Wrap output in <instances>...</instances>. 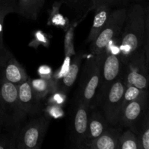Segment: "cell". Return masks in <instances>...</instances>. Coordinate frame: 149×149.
<instances>
[{
	"label": "cell",
	"instance_id": "6da1fadb",
	"mask_svg": "<svg viewBox=\"0 0 149 149\" xmlns=\"http://www.w3.org/2000/svg\"><path fill=\"white\" fill-rule=\"evenodd\" d=\"M146 34V15L141 4L127 10L126 19L121 32L119 55L123 64L146 58L144 52Z\"/></svg>",
	"mask_w": 149,
	"mask_h": 149
},
{
	"label": "cell",
	"instance_id": "7a4b0ae2",
	"mask_svg": "<svg viewBox=\"0 0 149 149\" xmlns=\"http://www.w3.org/2000/svg\"><path fill=\"white\" fill-rule=\"evenodd\" d=\"M26 114L18 99L17 86L1 79L0 82V117L2 125L18 130Z\"/></svg>",
	"mask_w": 149,
	"mask_h": 149
},
{
	"label": "cell",
	"instance_id": "3957f363",
	"mask_svg": "<svg viewBox=\"0 0 149 149\" xmlns=\"http://www.w3.org/2000/svg\"><path fill=\"white\" fill-rule=\"evenodd\" d=\"M106 52L93 55L91 58L86 61L81 73L78 90V101L90 108L98 93L101 68Z\"/></svg>",
	"mask_w": 149,
	"mask_h": 149
},
{
	"label": "cell",
	"instance_id": "277c9868",
	"mask_svg": "<svg viewBox=\"0 0 149 149\" xmlns=\"http://www.w3.org/2000/svg\"><path fill=\"white\" fill-rule=\"evenodd\" d=\"M127 10L125 7L112 10L106 26L91 43L90 49L93 55L106 52L109 43L121 34L126 19Z\"/></svg>",
	"mask_w": 149,
	"mask_h": 149
},
{
	"label": "cell",
	"instance_id": "5b68a950",
	"mask_svg": "<svg viewBox=\"0 0 149 149\" xmlns=\"http://www.w3.org/2000/svg\"><path fill=\"white\" fill-rule=\"evenodd\" d=\"M50 122L44 116L31 119L17 135L16 148L39 149L41 148Z\"/></svg>",
	"mask_w": 149,
	"mask_h": 149
},
{
	"label": "cell",
	"instance_id": "8992f818",
	"mask_svg": "<svg viewBox=\"0 0 149 149\" xmlns=\"http://www.w3.org/2000/svg\"><path fill=\"white\" fill-rule=\"evenodd\" d=\"M125 89V78L121 75L111 85L101 101L103 116L109 124L111 125H119V116L123 107Z\"/></svg>",
	"mask_w": 149,
	"mask_h": 149
},
{
	"label": "cell",
	"instance_id": "52a82bcc",
	"mask_svg": "<svg viewBox=\"0 0 149 149\" xmlns=\"http://www.w3.org/2000/svg\"><path fill=\"white\" fill-rule=\"evenodd\" d=\"M122 65L123 63L120 55L106 51L102 65L100 86L96 97V100H100V103L111 85L122 75Z\"/></svg>",
	"mask_w": 149,
	"mask_h": 149
},
{
	"label": "cell",
	"instance_id": "ba28073f",
	"mask_svg": "<svg viewBox=\"0 0 149 149\" xmlns=\"http://www.w3.org/2000/svg\"><path fill=\"white\" fill-rule=\"evenodd\" d=\"M90 107L81 102L77 103L73 122L71 141L75 148H81L88 127Z\"/></svg>",
	"mask_w": 149,
	"mask_h": 149
},
{
	"label": "cell",
	"instance_id": "9c48e42d",
	"mask_svg": "<svg viewBox=\"0 0 149 149\" xmlns=\"http://www.w3.org/2000/svg\"><path fill=\"white\" fill-rule=\"evenodd\" d=\"M17 90L19 102L26 116H37L42 109V99L35 93L31 79L29 78L26 81L19 84Z\"/></svg>",
	"mask_w": 149,
	"mask_h": 149
},
{
	"label": "cell",
	"instance_id": "30bf717a",
	"mask_svg": "<svg viewBox=\"0 0 149 149\" xmlns=\"http://www.w3.org/2000/svg\"><path fill=\"white\" fill-rule=\"evenodd\" d=\"M127 72L125 78L126 86L132 85L141 90L149 87V68L146 58L131 62L127 65Z\"/></svg>",
	"mask_w": 149,
	"mask_h": 149
},
{
	"label": "cell",
	"instance_id": "8fae6325",
	"mask_svg": "<svg viewBox=\"0 0 149 149\" xmlns=\"http://www.w3.org/2000/svg\"><path fill=\"white\" fill-rule=\"evenodd\" d=\"M2 79L18 86L29 78L27 73L17 60L7 52L4 58L0 59Z\"/></svg>",
	"mask_w": 149,
	"mask_h": 149
},
{
	"label": "cell",
	"instance_id": "7c38bea8",
	"mask_svg": "<svg viewBox=\"0 0 149 149\" xmlns=\"http://www.w3.org/2000/svg\"><path fill=\"white\" fill-rule=\"evenodd\" d=\"M146 99L147 96H144L124 105L119 116V125L125 127H132L142 115Z\"/></svg>",
	"mask_w": 149,
	"mask_h": 149
},
{
	"label": "cell",
	"instance_id": "4fadbf2b",
	"mask_svg": "<svg viewBox=\"0 0 149 149\" xmlns=\"http://www.w3.org/2000/svg\"><path fill=\"white\" fill-rule=\"evenodd\" d=\"M109 122L103 113L94 111L90 113L88 119V127L81 148L86 149L93 141L98 138L109 127Z\"/></svg>",
	"mask_w": 149,
	"mask_h": 149
},
{
	"label": "cell",
	"instance_id": "5bb4252c",
	"mask_svg": "<svg viewBox=\"0 0 149 149\" xmlns=\"http://www.w3.org/2000/svg\"><path fill=\"white\" fill-rule=\"evenodd\" d=\"M121 133L122 132L119 128L109 126L86 149H118L119 138Z\"/></svg>",
	"mask_w": 149,
	"mask_h": 149
},
{
	"label": "cell",
	"instance_id": "9a60e30c",
	"mask_svg": "<svg viewBox=\"0 0 149 149\" xmlns=\"http://www.w3.org/2000/svg\"><path fill=\"white\" fill-rule=\"evenodd\" d=\"M95 16L87 42L91 44L104 28L111 13L112 8L109 5H101L95 9Z\"/></svg>",
	"mask_w": 149,
	"mask_h": 149
},
{
	"label": "cell",
	"instance_id": "2e32d148",
	"mask_svg": "<svg viewBox=\"0 0 149 149\" xmlns=\"http://www.w3.org/2000/svg\"><path fill=\"white\" fill-rule=\"evenodd\" d=\"M45 0H19L15 11L26 18L36 20Z\"/></svg>",
	"mask_w": 149,
	"mask_h": 149
},
{
	"label": "cell",
	"instance_id": "e0dca14e",
	"mask_svg": "<svg viewBox=\"0 0 149 149\" xmlns=\"http://www.w3.org/2000/svg\"><path fill=\"white\" fill-rule=\"evenodd\" d=\"M81 63V56L77 55L70 64L66 74L63 76L60 84V89L63 93H67L77 80Z\"/></svg>",
	"mask_w": 149,
	"mask_h": 149
},
{
	"label": "cell",
	"instance_id": "ac0fdd59",
	"mask_svg": "<svg viewBox=\"0 0 149 149\" xmlns=\"http://www.w3.org/2000/svg\"><path fill=\"white\" fill-rule=\"evenodd\" d=\"M31 84L36 95L41 99H43L57 88L55 81L51 79L40 78L31 80Z\"/></svg>",
	"mask_w": 149,
	"mask_h": 149
},
{
	"label": "cell",
	"instance_id": "d6986e66",
	"mask_svg": "<svg viewBox=\"0 0 149 149\" xmlns=\"http://www.w3.org/2000/svg\"><path fill=\"white\" fill-rule=\"evenodd\" d=\"M118 149H142L139 137L131 130L122 132L119 138Z\"/></svg>",
	"mask_w": 149,
	"mask_h": 149
},
{
	"label": "cell",
	"instance_id": "ffe728a7",
	"mask_svg": "<svg viewBox=\"0 0 149 149\" xmlns=\"http://www.w3.org/2000/svg\"><path fill=\"white\" fill-rule=\"evenodd\" d=\"M63 2L77 10L80 19L84 17L92 8V0H64Z\"/></svg>",
	"mask_w": 149,
	"mask_h": 149
},
{
	"label": "cell",
	"instance_id": "44dd1931",
	"mask_svg": "<svg viewBox=\"0 0 149 149\" xmlns=\"http://www.w3.org/2000/svg\"><path fill=\"white\" fill-rule=\"evenodd\" d=\"M15 13V7L13 4H4L0 2V49H4L3 42V31H4V19L10 13Z\"/></svg>",
	"mask_w": 149,
	"mask_h": 149
},
{
	"label": "cell",
	"instance_id": "7402d4cb",
	"mask_svg": "<svg viewBox=\"0 0 149 149\" xmlns=\"http://www.w3.org/2000/svg\"><path fill=\"white\" fill-rule=\"evenodd\" d=\"M147 90H141L132 85L126 86L125 94H124L123 106L129 102L135 100L140 97L147 96Z\"/></svg>",
	"mask_w": 149,
	"mask_h": 149
},
{
	"label": "cell",
	"instance_id": "603a6c76",
	"mask_svg": "<svg viewBox=\"0 0 149 149\" xmlns=\"http://www.w3.org/2000/svg\"><path fill=\"white\" fill-rule=\"evenodd\" d=\"M74 26H71L67 31L65 36V54L67 58L75 55L74 47Z\"/></svg>",
	"mask_w": 149,
	"mask_h": 149
},
{
	"label": "cell",
	"instance_id": "cb8c5ba5",
	"mask_svg": "<svg viewBox=\"0 0 149 149\" xmlns=\"http://www.w3.org/2000/svg\"><path fill=\"white\" fill-rule=\"evenodd\" d=\"M130 0H92L91 10H95L96 7L101 5H109V7H123L129 3Z\"/></svg>",
	"mask_w": 149,
	"mask_h": 149
},
{
	"label": "cell",
	"instance_id": "d4e9b609",
	"mask_svg": "<svg viewBox=\"0 0 149 149\" xmlns=\"http://www.w3.org/2000/svg\"><path fill=\"white\" fill-rule=\"evenodd\" d=\"M142 149H149V115L146 119L141 137H140Z\"/></svg>",
	"mask_w": 149,
	"mask_h": 149
},
{
	"label": "cell",
	"instance_id": "484cf974",
	"mask_svg": "<svg viewBox=\"0 0 149 149\" xmlns=\"http://www.w3.org/2000/svg\"><path fill=\"white\" fill-rule=\"evenodd\" d=\"M16 140L7 135H0V149L16 148Z\"/></svg>",
	"mask_w": 149,
	"mask_h": 149
},
{
	"label": "cell",
	"instance_id": "4316f807",
	"mask_svg": "<svg viewBox=\"0 0 149 149\" xmlns=\"http://www.w3.org/2000/svg\"><path fill=\"white\" fill-rule=\"evenodd\" d=\"M146 61L149 68V14L146 15V34L145 45H144Z\"/></svg>",
	"mask_w": 149,
	"mask_h": 149
},
{
	"label": "cell",
	"instance_id": "83f0119b",
	"mask_svg": "<svg viewBox=\"0 0 149 149\" xmlns=\"http://www.w3.org/2000/svg\"><path fill=\"white\" fill-rule=\"evenodd\" d=\"M10 1H11V0H0V2H1V3H4V4H11Z\"/></svg>",
	"mask_w": 149,
	"mask_h": 149
},
{
	"label": "cell",
	"instance_id": "f1b7e54d",
	"mask_svg": "<svg viewBox=\"0 0 149 149\" xmlns=\"http://www.w3.org/2000/svg\"><path fill=\"white\" fill-rule=\"evenodd\" d=\"M2 125V123H1V117H0V126H1Z\"/></svg>",
	"mask_w": 149,
	"mask_h": 149
},
{
	"label": "cell",
	"instance_id": "f546056e",
	"mask_svg": "<svg viewBox=\"0 0 149 149\" xmlns=\"http://www.w3.org/2000/svg\"><path fill=\"white\" fill-rule=\"evenodd\" d=\"M148 11H149V10H148Z\"/></svg>",
	"mask_w": 149,
	"mask_h": 149
}]
</instances>
